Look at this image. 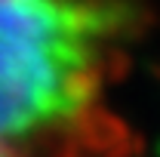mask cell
<instances>
[{"label": "cell", "instance_id": "1", "mask_svg": "<svg viewBox=\"0 0 160 157\" xmlns=\"http://www.w3.org/2000/svg\"><path fill=\"white\" fill-rule=\"evenodd\" d=\"M129 28L123 0H0V151L83 117Z\"/></svg>", "mask_w": 160, "mask_h": 157}, {"label": "cell", "instance_id": "2", "mask_svg": "<svg viewBox=\"0 0 160 157\" xmlns=\"http://www.w3.org/2000/svg\"><path fill=\"white\" fill-rule=\"evenodd\" d=\"M0 157H12V154H9V151H0Z\"/></svg>", "mask_w": 160, "mask_h": 157}]
</instances>
